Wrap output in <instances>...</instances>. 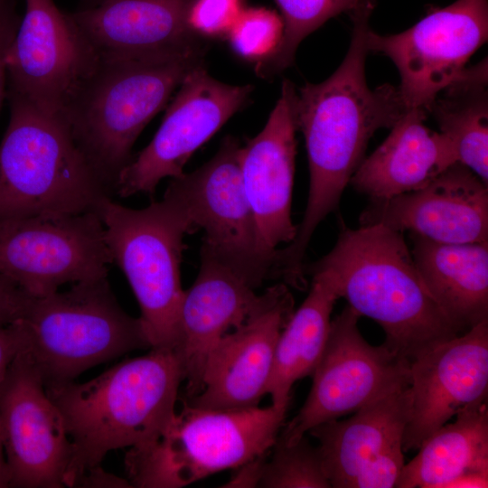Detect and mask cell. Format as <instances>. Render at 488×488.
Listing matches in <instances>:
<instances>
[{
    "label": "cell",
    "mask_w": 488,
    "mask_h": 488,
    "mask_svg": "<svg viewBox=\"0 0 488 488\" xmlns=\"http://www.w3.org/2000/svg\"><path fill=\"white\" fill-rule=\"evenodd\" d=\"M372 12L352 16L348 52L338 69L321 83L297 91V129L305 140L309 164L307 204L294 239L277 252V267L289 282L305 278V256L321 221L339 206L344 188L362 160L369 140L392 127L408 111L399 87H368L365 61Z\"/></svg>",
    "instance_id": "1"
},
{
    "label": "cell",
    "mask_w": 488,
    "mask_h": 488,
    "mask_svg": "<svg viewBox=\"0 0 488 488\" xmlns=\"http://www.w3.org/2000/svg\"><path fill=\"white\" fill-rule=\"evenodd\" d=\"M305 273L325 280L338 298L374 320L383 344L409 361L460 333L426 287L400 231L380 224L344 228Z\"/></svg>",
    "instance_id": "2"
},
{
    "label": "cell",
    "mask_w": 488,
    "mask_h": 488,
    "mask_svg": "<svg viewBox=\"0 0 488 488\" xmlns=\"http://www.w3.org/2000/svg\"><path fill=\"white\" fill-rule=\"evenodd\" d=\"M183 367L174 350L151 348L84 383L47 387L71 446L65 486L80 484L114 449L145 445L175 412Z\"/></svg>",
    "instance_id": "3"
},
{
    "label": "cell",
    "mask_w": 488,
    "mask_h": 488,
    "mask_svg": "<svg viewBox=\"0 0 488 488\" xmlns=\"http://www.w3.org/2000/svg\"><path fill=\"white\" fill-rule=\"evenodd\" d=\"M205 52L145 59L99 60L61 117L88 159L115 190L132 147Z\"/></svg>",
    "instance_id": "4"
},
{
    "label": "cell",
    "mask_w": 488,
    "mask_h": 488,
    "mask_svg": "<svg viewBox=\"0 0 488 488\" xmlns=\"http://www.w3.org/2000/svg\"><path fill=\"white\" fill-rule=\"evenodd\" d=\"M10 117L0 144V221L98 211L104 180L61 117L6 93Z\"/></svg>",
    "instance_id": "5"
},
{
    "label": "cell",
    "mask_w": 488,
    "mask_h": 488,
    "mask_svg": "<svg viewBox=\"0 0 488 488\" xmlns=\"http://www.w3.org/2000/svg\"><path fill=\"white\" fill-rule=\"evenodd\" d=\"M23 352L45 388L73 381L101 362L151 349L141 319L117 303L107 277L74 283L65 292L32 296L20 320Z\"/></svg>",
    "instance_id": "6"
},
{
    "label": "cell",
    "mask_w": 488,
    "mask_h": 488,
    "mask_svg": "<svg viewBox=\"0 0 488 488\" xmlns=\"http://www.w3.org/2000/svg\"><path fill=\"white\" fill-rule=\"evenodd\" d=\"M182 405L155 438L127 452L131 487L180 488L236 469L273 446L286 415L272 404L206 409L183 399Z\"/></svg>",
    "instance_id": "7"
},
{
    "label": "cell",
    "mask_w": 488,
    "mask_h": 488,
    "mask_svg": "<svg viewBox=\"0 0 488 488\" xmlns=\"http://www.w3.org/2000/svg\"><path fill=\"white\" fill-rule=\"evenodd\" d=\"M115 262L138 302L151 348L176 349L184 290L183 237L195 230L181 195L169 183L161 201L132 209L106 198L98 209Z\"/></svg>",
    "instance_id": "8"
},
{
    "label": "cell",
    "mask_w": 488,
    "mask_h": 488,
    "mask_svg": "<svg viewBox=\"0 0 488 488\" xmlns=\"http://www.w3.org/2000/svg\"><path fill=\"white\" fill-rule=\"evenodd\" d=\"M112 262L98 211L0 221V275L32 296L107 277Z\"/></svg>",
    "instance_id": "9"
},
{
    "label": "cell",
    "mask_w": 488,
    "mask_h": 488,
    "mask_svg": "<svg viewBox=\"0 0 488 488\" xmlns=\"http://www.w3.org/2000/svg\"><path fill=\"white\" fill-rule=\"evenodd\" d=\"M361 315L348 305L332 321L310 392L278 436L293 444L324 422L354 413L376 399L409 385V361L385 344L374 346L358 328Z\"/></svg>",
    "instance_id": "10"
},
{
    "label": "cell",
    "mask_w": 488,
    "mask_h": 488,
    "mask_svg": "<svg viewBox=\"0 0 488 488\" xmlns=\"http://www.w3.org/2000/svg\"><path fill=\"white\" fill-rule=\"evenodd\" d=\"M240 144L227 136L214 156L197 170L172 178L195 230H204L202 249L257 288L273 279L275 256L260 239L239 166Z\"/></svg>",
    "instance_id": "11"
},
{
    "label": "cell",
    "mask_w": 488,
    "mask_h": 488,
    "mask_svg": "<svg viewBox=\"0 0 488 488\" xmlns=\"http://www.w3.org/2000/svg\"><path fill=\"white\" fill-rule=\"evenodd\" d=\"M487 38L488 1L457 0L433 9L397 34L380 35L370 29L367 46L396 65L407 108L428 113L436 96L463 73Z\"/></svg>",
    "instance_id": "12"
},
{
    "label": "cell",
    "mask_w": 488,
    "mask_h": 488,
    "mask_svg": "<svg viewBox=\"0 0 488 488\" xmlns=\"http://www.w3.org/2000/svg\"><path fill=\"white\" fill-rule=\"evenodd\" d=\"M177 89L153 139L120 172L119 196L152 195L161 180L182 175L192 155L247 104L253 86L221 82L202 64Z\"/></svg>",
    "instance_id": "13"
},
{
    "label": "cell",
    "mask_w": 488,
    "mask_h": 488,
    "mask_svg": "<svg viewBox=\"0 0 488 488\" xmlns=\"http://www.w3.org/2000/svg\"><path fill=\"white\" fill-rule=\"evenodd\" d=\"M23 1L24 13L5 56L6 93L61 117L99 59L69 13L53 0Z\"/></svg>",
    "instance_id": "14"
},
{
    "label": "cell",
    "mask_w": 488,
    "mask_h": 488,
    "mask_svg": "<svg viewBox=\"0 0 488 488\" xmlns=\"http://www.w3.org/2000/svg\"><path fill=\"white\" fill-rule=\"evenodd\" d=\"M0 427L9 487H64L71 446L42 380L20 352L0 387Z\"/></svg>",
    "instance_id": "15"
},
{
    "label": "cell",
    "mask_w": 488,
    "mask_h": 488,
    "mask_svg": "<svg viewBox=\"0 0 488 488\" xmlns=\"http://www.w3.org/2000/svg\"><path fill=\"white\" fill-rule=\"evenodd\" d=\"M294 307L287 285L282 282L267 288L260 307L211 347L200 393L183 400L206 409L258 406L267 395L278 337Z\"/></svg>",
    "instance_id": "16"
},
{
    "label": "cell",
    "mask_w": 488,
    "mask_h": 488,
    "mask_svg": "<svg viewBox=\"0 0 488 488\" xmlns=\"http://www.w3.org/2000/svg\"><path fill=\"white\" fill-rule=\"evenodd\" d=\"M409 388L405 452L417 450L461 409L487 400L488 319L417 354L409 362Z\"/></svg>",
    "instance_id": "17"
},
{
    "label": "cell",
    "mask_w": 488,
    "mask_h": 488,
    "mask_svg": "<svg viewBox=\"0 0 488 488\" xmlns=\"http://www.w3.org/2000/svg\"><path fill=\"white\" fill-rule=\"evenodd\" d=\"M360 223L408 230L441 243H488L487 184L455 163L421 189L371 199Z\"/></svg>",
    "instance_id": "18"
},
{
    "label": "cell",
    "mask_w": 488,
    "mask_h": 488,
    "mask_svg": "<svg viewBox=\"0 0 488 488\" xmlns=\"http://www.w3.org/2000/svg\"><path fill=\"white\" fill-rule=\"evenodd\" d=\"M193 0H103L69 13L99 60L145 59L207 51L187 15Z\"/></svg>",
    "instance_id": "19"
},
{
    "label": "cell",
    "mask_w": 488,
    "mask_h": 488,
    "mask_svg": "<svg viewBox=\"0 0 488 488\" xmlns=\"http://www.w3.org/2000/svg\"><path fill=\"white\" fill-rule=\"evenodd\" d=\"M296 96L293 82L284 80L279 99L263 129L239 150L243 187L261 242L274 256L280 244L294 239L297 229L291 219Z\"/></svg>",
    "instance_id": "20"
},
{
    "label": "cell",
    "mask_w": 488,
    "mask_h": 488,
    "mask_svg": "<svg viewBox=\"0 0 488 488\" xmlns=\"http://www.w3.org/2000/svg\"><path fill=\"white\" fill-rule=\"evenodd\" d=\"M200 269L184 291L180 313V359L186 399L200 393L205 360L211 347L241 325L266 298L253 284L201 248Z\"/></svg>",
    "instance_id": "21"
},
{
    "label": "cell",
    "mask_w": 488,
    "mask_h": 488,
    "mask_svg": "<svg viewBox=\"0 0 488 488\" xmlns=\"http://www.w3.org/2000/svg\"><path fill=\"white\" fill-rule=\"evenodd\" d=\"M427 112L409 108L383 143L364 158L350 180L371 199L421 189L457 162L449 139L425 126Z\"/></svg>",
    "instance_id": "22"
},
{
    "label": "cell",
    "mask_w": 488,
    "mask_h": 488,
    "mask_svg": "<svg viewBox=\"0 0 488 488\" xmlns=\"http://www.w3.org/2000/svg\"><path fill=\"white\" fill-rule=\"evenodd\" d=\"M410 408V388L406 385L370 402L347 419H332L307 432L319 443L333 488H347L369 461L402 446Z\"/></svg>",
    "instance_id": "23"
},
{
    "label": "cell",
    "mask_w": 488,
    "mask_h": 488,
    "mask_svg": "<svg viewBox=\"0 0 488 488\" xmlns=\"http://www.w3.org/2000/svg\"><path fill=\"white\" fill-rule=\"evenodd\" d=\"M418 271L461 333L488 319V243L448 244L410 233Z\"/></svg>",
    "instance_id": "24"
},
{
    "label": "cell",
    "mask_w": 488,
    "mask_h": 488,
    "mask_svg": "<svg viewBox=\"0 0 488 488\" xmlns=\"http://www.w3.org/2000/svg\"><path fill=\"white\" fill-rule=\"evenodd\" d=\"M419 446L405 464L397 488H446L469 473L488 474L487 400L461 409Z\"/></svg>",
    "instance_id": "25"
},
{
    "label": "cell",
    "mask_w": 488,
    "mask_h": 488,
    "mask_svg": "<svg viewBox=\"0 0 488 488\" xmlns=\"http://www.w3.org/2000/svg\"><path fill=\"white\" fill-rule=\"evenodd\" d=\"M337 299L325 280L312 277L308 296L294 311L277 343L267 387L274 407L287 410L294 383L313 375L327 341Z\"/></svg>",
    "instance_id": "26"
},
{
    "label": "cell",
    "mask_w": 488,
    "mask_h": 488,
    "mask_svg": "<svg viewBox=\"0 0 488 488\" xmlns=\"http://www.w3.org/2000/svg\"><path fill=\"white\" fill-rule=\"evenodd\" d=\"M428 112L451 142L457 162L487 184V61L465 69L436 96Z\"/></svg>",
    "instance_id": "27"
},
{
    "label": "cell",
    "mask_w": 488,
    "mask_h": 488,
    "mask_svg": "<svg viewBox=\"0 0 488 488\" xmlns=\"http://www.w3.org/2000/svg\"><path fill=\"white\" fill-rule=\"evenodd\" d=\"M284 23L283 38L276 53L256 65L260 77L281 72L295 61L300 42L329 19L341 14L350 17L363 11H373L376 0H275Z\"/></svg>",
    "instance_id": "28"
},
{
    "label": "cell",
    "mask_w": 488,
    "mask_h": 488,
    "mask_svg": "<svg viewBox=\"0 0 488 488\" xmlns=\"http://www.w3.org/2000/svg\"><path fill=\"white\" fill-rule=\"evenodd\" d=\"M256 487L332 488L318 446L305 435L293 444L277 436L273 446L256 457Z\"/></svg>",
    "instance_id": "29"
},
{
    "label": "cell",
    "mask_w": 488,
    "mask_h": 488,
    "mask_svg": "<svg viewBox=\"0 0 488 488\" xmlns=\"http://www.w3.org/2000/svg\"><path fill=\"white\" fill-rule=\"evenodd\" d=\"M283 33V20L275 11L244 7L226 38L238 56L258 65L276 53Z\"/></svg>",
    "instance_id": "30"
},
{
    "label": "cell",
    "mask_w": 488,
    "mask_h": 488,
    "mask_svg": "<svg viewBox=\"0 0 488 488\" xmlns=\"http://www.w3.org/2000/svg\"><path fill=\"white\" fill-rule=\"evenodd\" d=\"M244 1L193 0L188 11V26L205 40L226 37L244 8Z\"/></svg>",
    "instance_id": "31"
},
{
    "label": "cell",
    "mask_w": 488,
    "mask_h": 488,
    "mask_svg": "<svg viewBox=\"0 0 488 488\" xmlns=\"http://www.w3.org/2000/svg\"><path fill=\"white\" fill-rule=\"evenodd\" d=\"M402 446L390 448L369 461L347 488H393L405 465Z\"/></svg>",
    "instance_id": "32"
},
{
    "label": "cell",
    "mask_w": 488,
    "mask_h": 488,
    "mask_svg": "<svg viewBox=\"0 0 488 488\" xmlns=\"http://www.w3.org/2000/svg\"><path fill=\"white\" fill-rule=\"evenodd\" d=\"M30 297L31 295L17 284L0 275V324L20 320Z\"/></svg>",
    "instance_id": "33"
},
{
    "label": "cell",
    "mask_w": 488,
    "mask_h": 488,
    "mask_svg": "<svg viewBox=\"0 0 488 488\" xmlns=\"http://www.w3.org/2000/svg\"><path fill=\"white\" fill-rule=\"evenodd\" d=\"M24 338L19 321L0 324V387L14 358L23 352Z\"/></svg>",
    "instance_id": "34"
},
{
    "label": "cell",
    "mask_w": 488,
    "mask_h": 488,
    "mask_svg": "<svg viewBox=\"0 0 488 488\" xmlns=\"http://www.w3.org/2000/svg\"><path fill=\"white\" fill-rule=\"evenodd\" d=\"M21 17L16 9V0L6 8L0 20V106L6 95L5 56L15 35Z\"/></svg>",
    "instance_id": "35"
},
{
    "label": "cell",
    "mask_w": 488,
    "mask_h": 488,
    "mask_svg": "<svg viewBox=\"0 0 488 488\" xmlns=\"http://www.w3.org/2000/svg\"><path fill=\"white\" fill-rule=\"evenodd\" d=\"M488 474L469 473L449 483L446 488H486Z\"/></svg>",
    "instance_id": "36"
},
{
    "label": "cell",
    "mask_w": 488,
    "mask_h": 488,
    "mask_svg": "<svg viewBox=\"0 0 488 488\" xmlns=\"http://www.w3.org/2000/svg\"><path fill=\"white\" fill-rule=\"evenodd\" d=\"M0 427V487H9V472Z\"/></svg>",
    "instance_id": "37"
},
{
    "label": "cell",
    "mask_w": 488,
    "mask_h": 488,
    "mask_svg": "<svg viewBox=\"0 0 488 488\" xmlns=\"http://www.w3.org/2000/svg\"><path fill=\"white\" fill-rule=\"evenodd\" d=\"M14 0H0V20L5 12L8 5L13 2Z\"/></svg>",
    "instance_id": "38"
},
{
    "label": "cell",
    "mask_w": 488,
    "mask_h": 488,
    "mask_svg": "<svg viewBox=\"0 0 488 488\" xmlns=\"http://www.w3.org/2000/svg\"><path fill=\"white\" fill-rule=\"evenodd\" d=\"M103 0H81L82 2V8L84 7H91L93 5H96L98 4H99L100 2H102Z\"/></svg>",
    "instance_id": "39"
}]
</instances>
